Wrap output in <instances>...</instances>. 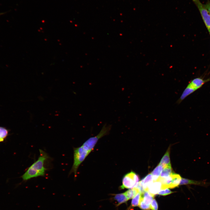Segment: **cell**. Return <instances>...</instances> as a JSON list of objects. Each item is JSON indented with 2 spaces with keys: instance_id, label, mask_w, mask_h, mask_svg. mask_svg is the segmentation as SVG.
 Instances as JSON below:
<instances>
[{
  "instance_id": "5b68a950",
  "label": "cell",
  "mask_w": 210,
  "mask_h": 210,
  "mask_svg": "<svg viewBox=\"0 0 210 210\" xmlns=\"http://www.w3.org/2000/svg\"><path fill=\"white\" fill-rule=\"evenodd\" d=\"M139 180V176L134 172L131 171L123 176L120 188L130 189L136 188L138 184Z\"/></svg>"
},
{
  "instance_id": "ba28073f",
  "label": "cell",
  "mask_w": 210,
  "mask_h": 210,
  "mask_svg": "<svg viewBox=\"0 0 210 210\" xmlns=\"http://www.w3.org/2000/svg\"><path fill=\"white\" fill-rule=\"evenodd\" d=\"M188 184H192L207 187L210 186V182H208L204 181H196L181 178L179 185Z\"/></svg>"
},
{
  "instance_id": "d6986e66",
  "label": "cell",
  "mask_w": 210,
  "mask_h": 210,
  "mask_svg": "<svg viewBox=\"0 0 210 210\" xmlns=\"http://www.w3.org/2000/svg\"><path fill=\"white\" fill-rule=\"evenodd\" d=\"M139 206L140 209L143 210H150V205H148L144 202L142 200V196Z\"/></svg>"
},
{
  "instance_id": "277c9868",
  "label": "cell",
  "mask_w": 210,
  "mask_h": 210,
  "mask_svg": "<svg viewBox=\"0 0 210 210\" xmlns=\"http://www.w3.org/2000/svg\"><path fill=\"white\" fill-rule=\"evenodd\" d=\"M181 178L180 176L174 173L165 178L159 177L158 179L162 183L161 190L167 188H173L179 185Z\"/></svg>"
},
{
  "instance_id": "2e32d148",
  "label": "cell",
  "mask_w": 210,
  "mask_h": 210,
  "mask_svg": "<svg viewBox=\"0 0 210 210\" xmlns=\"http://www.w3.org/2000/svg\"><path fill=\"white\" fill-rule=\"evenodd\" d=\"M139 192L138 189L134 188L128 190L124 193L129 200L133 198Z\"/></svg>"
},
{
  "instance_id": "8992f818",
  "label": "cell",
  "mask_w": 210,
  "mask_h": 210,
  "mask_svg": "<svg viewBox=\"0 0 210 210\" xmlns=\"http://www.w3.org/2000/svg\"><path fill=\"white\" fill-rule=\"evenodd\" d=\"M197 8L203 21L208 29L210 28V13L200 0H192Z\"/></svg>"
},
{
  "instance_id": "4fadbf2b",
  "label": "cell",
  "mask_w": 210,
  "mask_h": 210,
  "mask_svg": "<svg viewBox=\"0 0 210 210\" xmlns=\"http://www.w3.org/2000/svg\"><path fill=\"white\" fill-rule=\"evenodd\" d=\"M142 200L146 204L150 205L151 202L154 198L153 195H151L147 190H145L141 194Z\"/></svg>"
},
{
  "instance_id": "44dd1931",
  "label": "cell",
  "mask_w": 210,
  "mask_h": 210,
  "mask_svg": "<svg viewBox=\"0 0 210 210\" xmlns=\"http://www.w3.org/2000/svg\"><path fill=\"white\" fill-rule=\"evenodd\" d=\"M150 209L152 210H158V204L155 199H153L152 201L150 204Z\"/></svg>"
},
{
  "instance_id": "7402d4cb",
  "label": "cell",
  "mask_w": 210,
  "mask_h": 210,
  "mask_svg": "<svg viewBox=\"0 0 210 210\" xmlns=\"http://www.w3.org/2000/svg\"><path fill=\"white\" fill-rule=\"evenodd\" d=\"M204 5L210 13V1L209 0H207L206 3Z\"/></svg>"
},
{
  "instance_id": "6da1fadb",
  "label": "cell",
  "mask_w": 210,
  "mask_h": 210,
  "mask_svg": "<svg viewBox=\"0 0 210 210\" xmlns=\"http://www.w3.org/2000/svg\"><path fill=\"white\" fill-rule=\"evenodd\" d=\"M40 155L38 160L35 161L21 176L23 180L26 181L32 178L44 176L47 169L44 167L45 161L49 158L47 153L39 149Z\"/></svg>"
},
{
  "instance_id": "603a6c76",
  "label": "cell",
  "mask_w": 210,
  "mask_h": 210,
  "mask_svg": "<svg viewBox=\"0 0 210 210\" xmlns=\"http://www.w3.org/2000/svg\"><path fill=\"white\" fill-rule=\"evenodd\" d=\"M208 31H209V34H210V28L208 29Z\"/></svg>"
},
{
  "instance_id": "ffe728a7",
  "label": "cell",
  "mask_w": 210,
  "mask_h": 210,
  "mask_svg": "<svg viewBox=\"0 0 210 210\" xmlns=\"http://www.w3.org/2000/svg\"><path fill=\"white\" fill-rule=\"evenodd\" d=\"M173 192L171 191L168 188L164 189L161 190L158 193V194L165 196L170 194Z\"/></svg>"
},
{
  "instance_id": "7a4b0ae2",
  "label": "cell",
  "mask_w": 210,
  "mask_h": 210,
  "mask_svg": "<svg viewBox=\"0 0 210 210\" xmlns=\"http://www.w3.org/2000/svg\"><path fill=\"white\" fill-rule=\"evenodd\" d=\"M90 153L82 146L78 148H74V162L69 172V175L74 173L75 176H76L78 167Z\"/></svg>"
},
{
  "instance_id": "30bf717a",
  "label": "cell",
  "mask_w": 210,
  "mask_h": 210,
  "mask_svg": "<svg viewBox=\"0 0 210 210\" xmlns=\"http://www.w3.org/2000/svg\"><path fill=\"white\" fill-rule=\"evenodd\" d=\"M153 181V176L151 173H150L139 183L143 187L145 190H147L149 186Z\"/></svg>"
},
{
  "instance_id": "e0dca14e",
  "label": "cell",
  "mask_w": 210,
  "mask_h": 210,
  "mask_svg": "<svg viewBox=\"0 0 210 210\" xmlns=\"http://www.w3.org/2000/svg\"><path fill=\"white\" fill-rule=\"evenodd\" d=\"M141 197V194L140 192H138L133 198L131 202V206L134 207L139 206Z\"/></svg>"
},
{
  "instance_id": "52a82bcc",
  "label": "cell",
  "mask_w": 210,
  "mask_h": 210,
  "mask_svg": "<svg viewBox=\"0 0 210 210\" xmlns=\"http://www.w3.org/2000/svg\"><path fill=\"white\" fill-rule=\"evenodd\" d=\"M210 80V78L204 79L199 77L195 78L191 80L186 87L195 91L200 88L205 83Z\"/></svg>"
},
{
  "instance_id": "ac0fdd59",
  "label": "cell",
  "mask_w": 210,
  "mask_h": 210,
  "mask_svg": "<svg viewBox=\"0 0 210 210\" xmlns=\"http://www.w3.org/2000/svg\"><path fill=\"white\" fill-rule=\"evenodd\" d=\"M8 134V130L5 127H0V142L3 141Z\"/></svg>"
},
{
  "instance_id": "5bb4252c",
  "label": "cell",
  "mask_w": 210,
  "mask_h": 210,
  "mask_svg": "<svg viewBox=\"0 0 210 210\" xmlns=\"http://www.w3.org/2000/svg\"><path fill=\"white\" fill-rule=\"evenodd\" d=\"M163 167L162 165L159 164L151 172L154 181H156L159 178Z\"/></svg>"
},
{
  "instance_id": "8fae6325",
  "label": "cell",
  "mask_w": 210,
  "mask_h": 210,
  "mask_svg": "<svg viewBox=\"0 0 210 210\" xmlns=\"http://www.w3.org/2000/svg\"><path fill=\"white\" fill-rule=\"evenodd\" d=\"M169 154L170 148H169L162 158L159 164L162 165L163 167L166 166L171 165Z\"/></svg>"
},
{
  "instance_id": "3957f363",
  "label": "cell",
  "mask_w": 210,
  "mask_h": 210,
  "mask_svg": "<svg viewBox=\"0 0 210 210\" xmlns=\"http://www.w3.org/2000/svg\"><path fill=\"white\" fill-rule=\"evenodd\" d=\"M111 125H107L105 124L103 127L100 132L97 136L91 137L86 141L82 146L85 150L90 153L99 139L107 134L110 131Z\"/></svg>"
},
{
  "instance_id": "9a60e30c",
  "label": "cell",
  "mask_w": 210,
  "mask_h": 210,
  "mask_svg": "<svg viewBox=\"0 0 210 210\" xmlns=\"http://www.w3.org/2000/svg\"><path fill=\"white\" fill-rule=\"evenodd\" d=\"M172 173V169L171 165L166 166L163 167L160 177L165 178L169 176Z\"/></svg>"
},
{
  "instance_id": "9c48e42d",
  "label": "cell",
  "mask_w": 210,
  "mask_h": 210,
  "mask_svg": "<svg viewBox=\"0 0 210 210\" xmlns=\"http://www.w3.org/2000/svg\"><path fill=\"white\" fill-rule=\"evenodd\" d=\"M161 188L162 183L160 180L158 179L156 181H153L149 186L147 190L151 195L154 196L161 190Z\"/></svg>"
},
{
  "instance_id": "7c38bea8",
  "label": "cell",
  "mask_w": 210,
  "mask_h": 210,
  "mask_svg": "<svg viewBox=\"0 0 210 210\" xmlns=\"http://www.w3.org/2000/svg\"><path fill=\"white\" fill-rule=\"evenodd\" d=\"M114 198L117 201L118 206L126 203L128 200L124 193L115 195Z\"/></svg>"
}]
</instances>
